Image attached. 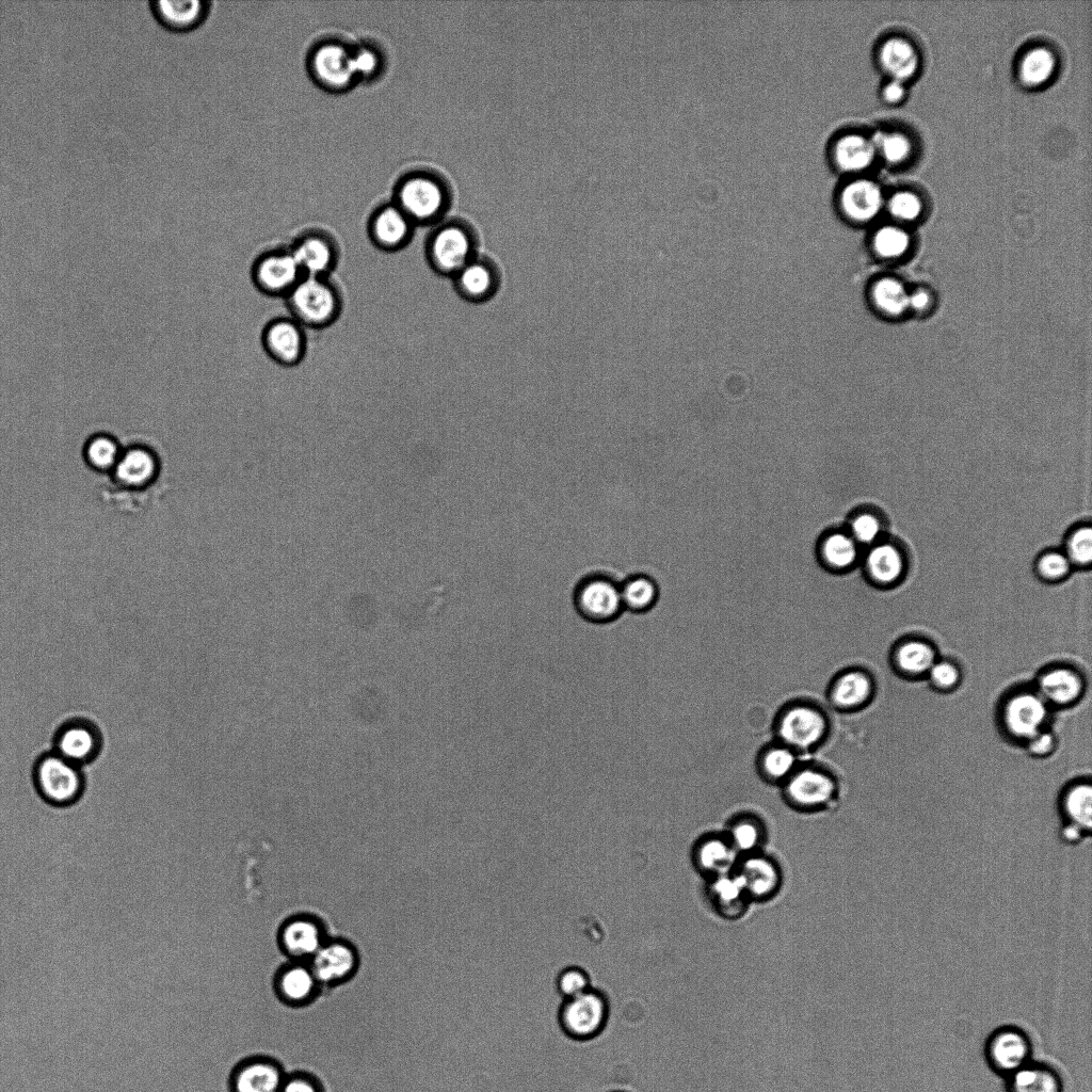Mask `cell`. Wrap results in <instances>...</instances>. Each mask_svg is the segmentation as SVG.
<instances>
[{
  "instance_id": "4",
  "label": "cell",
  "mask_w": 1092,
  "mask_h": 1092,
  "mask_svg": "<svg viewBox=\"0 0 1092 1092\" xmlns=\"http://www.w3.org/2000/svg\"><path fill=\"white\" fill-rule=\"evenodd\" d=\"M476 244V231L467 221L460 218L443 220L428 237V262L435 272L454 276L475 258Z\"/></svg>"
},
{
  "instance_id": "56",
  "label": "cell",
  "mask_w": 1092,
  "mask_h": 1092,
  "mask_svg": "<svg viewBox=\"0 0 1092 1092\" xmlns=\"http://www.w3.org/2000/svg\"><path fill=\"white\" fill-rule=\"evenodd\" d=\"M1063 836L1066 840L1076 841L1081 836V828L1071 823L1063 829Z\"/></svg>"
},
{
  "instance_id": "49",
  "label": "cell",
  "mask_w": 1092,
  "mask_h": 1092,
  "mask_svg": "<svg viewBox=\"0 0 1092 1092\" xmlns=\"http://www.w3.org/2000/svg\"><path fill=\"white\" fill-rule=\"evenodd\" d=\"M889 210L893 215L901 220L912 221L919 215L921 204L915 194L898 192L889 200Z\"/></svg>"
},
{
  "instance_id": "20",
  "label": "cell",
  "mask_w": 1092,
  "mask_h": 1092,
  "mask_svg": "<svg viewBox=\"0 0 1092 1092\" xmlns=\"http://www.w3.org/2000/svg\"><path fill=\"white\" fill-rule=\"evenodd\" d=\"M149 5L158 22L175 32L199 27L210 11V2L206 0H151Z\"/></svg>"
},
{
  "instance_id": "37",
  "label": "cell",
  "mask_w": 1092,
  "mask_h": 1092,
  "mask_svg": "<svg viewBox=\"0 0 1092 1092\" xmlns=\"http://www.w3.org/2000/svg\"><path fill=\"white\" fill-rule=\"evenodd\" d=\"M623 607L641 612L651 608L658 596V589L653 579L637 575L628 578L620 585Z\"/></svg>"
},
{
  "instance_id": "39",
  "label": "cell",
  "mask_w": 1092,
  "mask_h": 1092,
  "mask_svg": "<svg viewBox=\"0 0 1092 1092\" xmlns=\"http://www.w3.org/2000/svg\"><path fill=\"white\" fill-rule=\"evenodd\" d=\"M121 453L117 440L103 433L90 437L84 447L86 462L97 470H113Z\"/></svg>"
},
{
  "instance_id": "54",
  "label": "cell",
  "mask_w": 1092,
  "mask_h": 1092,
  "mask_svg": "<svg viewBox=\"0 0 1092 1092\" xmlns=\"http://www.w3.org/2000/svg\"><path fill=\"white\" fill-rule=\"evenodd\" d=\"M903 86L901 85L900 81L897 80L887 84L884 90V97L889 102L899 101L903 97Z\"/></svg>"
},
{
  "instance_id": "17",
  "label": "cell",
  "mask_w": 1092,
  "mask_h": 1092,
  "mask_svg": "<svg viewBox=\"0 0 1092 1092\" xmlns=\"http://www.w3.org/2000/svg\"><path fill=\"white\" fill-rule=\"evenodd\" d=\"M739 855L723 832L705 833L692 846V862L709 880L734 870Z\"/></svg>"
},
{
  "instance_id": "3",
  "label": "cell",
  "mask_w": 1092,
  "mask_h": 1092,
  "mask_svg": "<svg viewBox=\"0 0 1092 1092\" xmlns=\"http://www.w3.org/2000/svg\"><path fill=\"white\" fill-rule=\"evenodd\" d=\"M289 316L306 330L332 326L343 310V295L332 276L304 275L284 299Z\"/></svg>"
},
{
  "instance_id": "40",
  "label": "cell",
  "mask_w": 1092,
  "mask_h": 1092,
  "mask_svg": "<svg viewBox=\"0 0 1092 1092\" xmlns=\"http://www.w3.org/2000/svg\"><path fill=\"white\" fill-rule=\"evenodd\" d=\"M351 61L357 81H372L381 75L384 67L383 53L372 43H362L352 47Z\"/></svg>"
},
{
  "instance_id": "10",
  "label": "cell",
  "mask_w": 1092,
  "mask_h": 1092,
  "mask_svg": "<svg viewBox=\"0 0 1092 1092\" xmlns=\"http://www.w3.org/2000/svg\"><path fill=\"white\" fill-rule=\"evenodd\" d=\"M260 341L268 357L282 367H295L306 356V328L290 316L269 320L261 331Z\"/></svg>"
},
{
  "instance_id": "21",
  "label": "cell",
  "mask_w": 1092,
  "mask_h": 1092,
  "mask_svg": "<svg viewBox=\"0 0 1092 1092\" xmlns=\"http://www.w3.org/2000/svg\"><path fill=\"white\" fill-rule=\"evenodd\" d=\"M279 941L289 956L299 961H309L326 940L318 920L309 916H296L282 927Z\"/></svg>"
},
{
  "instance_id": "6",
  "label": "cell",
  "mask_w": 1092,
  "mask_h": 1092,
  "mask_svg": "<svg viewBox=\"0 0 1092 1092\" xmlns=\"http://www.w3.org/2000/svg\"><path fill=\"white\" fill-rule=\"evenodd\" d=\"M608 1018L609 1000L601 991L593 987L563 999L558 1012L562 1031L575 1041H589L599 1035Z\"/></svg>"
},
{
  "instance_id": "24",
  "label": "cell",
  "mask_w": 1092,
  "mask_h": 1092,
  "mask_svg": "<svg viewBox=\"0 0 1092 1092\" xmlns=\"http://www.w3.org/2000/svg\"><path fill=\"white\" fill-rule=\"evenodd\" d=\"M1005 1092H1064L1060 1073L1045 1062L1029 1061L1003 1078Z\"/></svg>"
},
{
  "instance_id": "44",
  "label": "cell",
  "mask_w": 1092,
  "mask_h": 1092,
  "mask_svg": "<svg viewBox=\"0 0 1092 1092\" xmlns=\"http://www.w3.org/2000/svg\"><path fill=\"white\" fill-rule=\"evenodd\" d=\"M910 239L902 229L886 226L881 228L873 238V246L883 257H898L909 247Z\"/></svg>"
},
{
  "instance_id": "27",
  "label": "cell",
  "mask_w": 1092,
  "mask_h": 1092,
  "mask_svg": "<svg viewBox=\"0 0 1092 1092\" xmlns=\"http://www.w3.org/2000/svg\"><path fill=\"white\" fill-rule=\"evenodd\" d=\"M113 471L116 479L123 485L127 487H144L157 475V457L146 447L132 446L122 451Z\"/></svg>"
},
{
  "instance_id": "55",
  "label": "cell",
  "mask_w": 1092,
  "mask_h": 1092,
  "mask_svg": "<svg viewBox=\"0 0 1092 1092\" xmlns=\"http://www.w3.org/2000/svg\"><path fill=\"white\" fill-rule=\"evenodd\" d=\"M929 303V295L924 291H917L914 294H910L909 306L916 310L924 309Z\"/></svg>"
},
{
  "instance_id": "19",
  "label": "cell",
  "mask_w": 1092,
  "mask_h": 1092,
  "mask_svg": "<svg viewBox=\"0 0 1092 1092\" xmlns=\"http://www.w3.org/2000/svg\"><path fill=\"white\" fill-rule=\"evenodd\" d=\"M286 1074L274 1061L253 1059L240 1063L229 1078V1092H279Z\"/></svg>"
},
{
  "instance_id": "8",
  "label": "cell",
  "mask_w": 1092,
  "mask_h": 1092,
  "mask_svg": "<svg viewBox=\"0 0 1092 1092\" xmlns=\"http://www.w3.org/2000/svg\"><path fill=\"white\" fill-rule=\"evenodd\" d=\"M1033 1047L1029 1034L1015 1025L993 1029L983 1044V1059L991 1072L1002 1078L1031 1061Z\"/></svg>"
},
{
  "instance_id": "42",
  "label": "cell",
  "mask_w": 1092,
  "mask_h": 1092,
  "mask_svg": "<svg viewBox=\"0 0 1092 1092\" xmlns=\"http://www.w3.org/2000/svg\"><path fill=\"white\" fill-rule=\"evenodd\" d=\"M1055 58L1045 48H1035L1029 51L1021 64V78L1029 85L1044 83L1053 74Z\"/></svg>"
},
{
  "instance_id": "34",
  "label": "cell",
  "mask_w": 1092,
  "mask_h": 1092,
  "mask_svg": "<svg viewBox=\"0 0 1092 1092\" xmlns=\"http://www.w3.org/2000/svg\"><path fill=\"white\" fill-rule=\"evenodd\" d=\"M818 555L828 568L841 572L855 563L858 556L857 543L846 532L832 531L821 539Z\"/></svg>"
},
{
  "instance_id": "51",
  "label": "cell",
  "mask_w": 1092,
  "mask_h": 1092,
  "mask_svg": "<svg viewBox=\"0 0 1092 1092\" xmlns=\"http://www.w3.org/2000/svg\"><path fill=\"white\" fill-rule=\"evenodd\" d=\"M279 1092H324L321 1083L304 1073L286 1075Z\"/></svg>"
},
{
  "instance_id": "32",
  "label": "cell",
  "mask_w": 1092,
  "mask_h": 1092,
  "mask_svg": "<svg viewBox=\"0 0 1092 1092\" xmlns=\"http://www.w3.org/2000/svg\"><path fill=\"white\" fill-rule=\"evenodd\" d=\"M1039 695L1058 705H1065L1079 697L1082 680L1074 671L1059 668L1043 674L1039 681Z\"/></svg>"
},
{
  "instance_id": "30",
  "label": "cell",
  "mask_w": 1092,
  "mask_h": 1092,
  "mask_svg": "<svg viewBox=\"0 0 1092 1092\" xmlns=\"http://www.w3.org/2000/svg\"><path fill=\"white\" fill-rule=\"evenodd\" d=\"M876 152L872 141L864 135L848 133L836 140L832 148V158L836 167L846 173H855L867 168Z\"/></svg>"
},
{
  "instance_id": "36",
  "label": "cell",
  "mask_w": 1092,
  "mask_h": 1092,
  "mask_svg": "<svg viewBox=\"0 0 1092 1092\" xmlns=\"http://www.w3.org/2000/svg\"><path fill=\"white\" fill-rule=\"evenodd\" d=\"M866 566L870 576L879 582L897 580L903 569V560L893 545L881 544L873 547L867 558Z\"/></svg>"
},
{
  "instance_id": "28",
  "label": "cell",
  "mask_w": 1092,
  "mask_h": 1092,
  "mask_svg": "<svg viewBox=\"0 0 1092 1092\" xmlns=\"http://www.w3.org/2000/svg\"><path fill=\"white\" fill-rule=\"evenodd\" d=\"M453 277L459 292L471 301L488 299L497 287L496 272L484 259L473 258Z\"/></svg>"
},
{
  "instance_id": "14",
  "label": "cell",
  "mask_w": 1092,
  "mask_h": 1092,
  "mask_svg": "<svg viewBox=\"0 0 1092 1092\" xmlns=\"http://www.w3.org/2000/svg\"><path fill=\"white\" fill-rule=\"evenodd\" d=\"M414 223L395 203L378 207L367 225L372 244L385 253H396L406 247L414 236Z\"/></svg>"
},
{
  "instance_id": "33",
  "label": "cell",
  "mask_w": 1092,
  "mask_h": 1092,
  "mask_svg": "<svg viewBox=\"0 0 1092 1092\" xmlns=\"http://www.w3.org/2000/svg\"><path fill=\"white\" fill-rule=\"evenodd\" d=\"M709 881L708 893L719 912L726 917L740 915L750 899L736 874L732 871Z\"/></svg>"
},
{
  "instance_id": "5",
  "label": "cell",
  "mask_w": 1092,
  "mask_h": 1092,
  "mask_svg": "<svg viewBox=\"0 0 1092 1092\" xmlns=\"http://www.w3.org/2000/svg\"><path fill=\"white\" fill-rule=\"evenodd\" d=\"M838 782L825 766L803 760L780 787L785 803L800 813L828 809L838 796Z\"/></svg>"
},
{
  "instance_id": "29",
  "label": "cell",
  "mask_w": 1092,
  "mask_h": 1092,
  "mask_svg": "<svg viewBox=\"0 0 1092 1092\" xmlns=\"http://www.w3.org/2000/svg\"><path fill=\"white\" fill-rule=\"evenodd\" d=\"M275 985L282 999L300 1005L312 998L319 983L309 965L298 962L287 965L279 971Z\"/></svg>"
},
{
  "instance_id": "43",
  "label": "cell",
  "mask_w": 1092,
  "mask_h": 1092,
  "mask_svg": "<svg viewBox=\"0 0 1092 1092\" xmlns=\"http://www.w3.org/2000/svg\"><path fill=\"white\" fill-rule=\"evenodd\" d=\"M1065 810L1073 823L1081 829L1091 826L1092 792L1090 785H1078L1065 797Z\"/></svg>"
},
{
  "instance_id": "7",
  "label": "cell",
  "mask_w": 1092,
  "mask_h": 1092,
  "mask_svg": "<svg viewBox=\"0 0 1092 1092\" xmlns=\"http://www.w3.org/2000/svg\"><path fill=\"white\" fill-rule=\"evenodd\" d=\"M250 275L260 293L283 299L304 276L288 246L260 253L251 264Z\"/></svg>"
},
{
  "instance_id": "12",
  "label": "cell",
  "mask_w": 1092,
  "mask_h": 1092,
  "mask_svg": "<svg viewBox=\"0 0 1092 1092\" xmlns=\"http://www.w3.org/2000/svg\"><path fill=\"white\" fill-rule=\"evenodd\" d=\"M35 780L41 794L52 804H69L82 789V776L77 765L59 754L46 755L38 761Z\"/></svg>"
},
{
  "instance_id": "52",
  "label": "cell",
  "mask_w": 1092,
  "mask_h": 1092,
  "mask_svg": "<svg viewBox=\"0 0 1092 1092\" xmlns=\"http://www.w3.org/2000/svg\"><path fill=\"white\" fill-rule=\"evenodd\" d=\"M929 672L932 682L940 688H950L959 679L958 669L949 662L934 663Z\"/></svg>"
},
{
  "instance_id": "1",
  "label": "cell",
  "mask_w": 1092,
  "mask_h": 1092,
  "mask_svg": "<svg viewBox=\"0 0 1092 1092\" xmlns=\"http://www.w3.org/2000/svg\"><path fill=\"white\" fill-rule=\"evenodd\" d=\"M414 225H436L445 220L453 203V190L440 172L421 167L405 173L398 181L394 202Z\"/></svg>"
},
{
  "instance_id": "2",
  "label": "cell",
  "mask_w": 1092,
  "mask_h": 1092,
  "mask_svg": "<svg viewBox=\"0 0 1092 1092\" xmlns=\"http://www.w3.org/2000/svg\"><path fill=\"white\" fill-rule=\"evenodd\" d=\"M772 729L774 740L803 756L825 743L831 732V720L818 703L798 698L780 708Z\"/></svg>"
},
{
  "instance_id": "26",
  "label": "cell",
  "mask_w": 1092,
  "mask_h": 1092,
  "mask_svg": "<svg viewBox=\"0 0 1092 1092\" xmlns=\"http://www.w3.org/2000/svg\"><path fill=\"white\" fill-rule=\"evenodd\" d=\"M739 857L759 852L768 839L764 820L749 812L733 816L723 831Z\"/></svg>"
},
{
  "instance_id": "50",
  "label": "cell",
  "mask_w": 1092,
  "mask_h": 1092,
  "mask_svg": "<svg viewBox=\"0 0 1092 1092\" xmlns=\"http://www.w3.org/2000/svg\"><path fill=\"white\" fill-rule=\"evenodd\" d=\"M1040 573L1049 579L1063 577L1070 569V560L1058 552L1044 555L1038 564Z\"/></svg>"
},
{
  "instance_id": "11",
  "label": "cell",
  "mask_w": 1092,
  "mask_h": 1092,
  "mask_svg": "<svg viewBox=\"0 0 1092 1092\" xmlns=\"http://www.w3.org/2000/svg\"><path fill=\"white\" fill-rule=\"evenodd\" d=\"M288 247L302 273L308 276H331L340 258L338 242L322 229L301 232Z\"/></svg>"
},
{
  "instance_id": "38",
  "label": "cell",
  "mask_w": 1092,
  "mask_h": 1092,
  "mask_svg": "<svg viewBox=\"0 0 1092 1092\" xmlns=\"http://www.w3.org/2000/svg\"><path fill=\"white\" fill-rule=\"evenodd\" d=\"M876 306L888 315H900L909 308L910 294L903 285L894 278H882L871 290Z\"/></svg>"
},
{
  "instance_id": "53",
  "label": "cell",
  "mask_w": 1092,
  "mask_h": 1092,
  "mask_svg": "<svg viewBox=\"0 0 1092 1092\" xmlns=\"http://www.w3.org/2000/svg\"><path fill=\"white\" fill-rule=\"evenodd\" d=\"M1054 738L1049 733L1040 732L1029 739V751L1034 755H1045L1051 751Z\"/></svg>"
},
{
  "instance_id": "9",
  "label": "cell",
  "mask_w": 1092,
  "mask_h": 1092,
  "mask_svg": "<svg viewBox=\"0 0 1092 1092\" xmlns=\"http://www.w3.org/2000/svg\"><path fill=\"white\" fill-rule=\"evenodd\" d=\"M351 49L338 39L316 44L308 57V69L314 80L331 92H343L357 81L353 73Z\"/></svg>"
},
{
  "instance_id": "16",
  "label": "cell",
  "mask_w": 1092,
  "mask_h": 1092,
  "mask_svg": "<svg viewBox=\"0 0 1092 1092\" xmlns=\"http://www.w3.org/2000/svg\"><path fill=\"white\" fill-rule=\"evenodd\" d=\"M319 984H336L349 979L358 964L354 947L342 940L325 941L307 963Z\"/></svg>"
},
{
  "instance_id": "46",
  "label": "cell",
  "mask_w": 1092,
  "mask_h": 1092,
  "mask_svg": "<svg viewBox=\"0 0 1092 1092\" xmlns=\"http://www.w3.org/2000/svg\"><path fill=\"white\" fill-rule=\"evenodd\" d=\"M872 143L874 147L879 146L886 160L894 163L905 159L911 149L909 140L900 134L878 133Z\"/></svg>"
},
{
  "instance_id": "22",
  "label": "cell",
  "mask_w": 1092,
  "mask_h": 1092,
  "mask_svg": "<svg viewBox=\"0 0 1092 1092\" xmlns=\"http://www.w3.org/2000/svg\"><path fill=\"white\" fill-rule=\"evenodd\" d=\"M872 694L870 677L860 670L836 675L826 689V700L837 711H852L864 706Z\"/></svg>"
},
{
  "instance_id": "35",
  "label": "cell",
  "mask_w": 1092,
  "mask_h": 1092,
  "mask_svg": "<svg viewBox=\"0 0 1092 1092\" xmlns=\"http://www.w3.org/2000/svg\"><path fill=\"white\" fill-rule=\"evenodd\" d=\"M880 61L897 81L912 76L918 63L914 48L901 38H890L882 46Z\"/></svg>"
},
{
  "instance_id": "15",
  "label": "cell",
  "mask_w": 1092,
  "mask_h": 1092,
  "mask_svg": "<svg viewBox=\"0 0 1092 1092\" xmlns=\"http://www.w3.org/2000/svg\"><path fill=\"white\" fill-rule=\"evenodd\" d=\"M733 872L749 899H767L778 890L782 883L778 863L764 850L739 857Z\"/></svg>"
},
{
  "instance_id": "31",
  "label": "cell",
  "mask_w": 1092,
  "mask_h": 1092,
  "mask_svg": "<svg viewBox=\"0 0 1092 1092\" xmlns=\"http://www.w3.org/2000/svg\"><path fill=\"white\" fill-rule=\"evenodd\" d=\"M55 745L57 754L77 765L93 757L98 749V739L90 726L75 723L60 732Z\"/></svg>"
},
{
  "instance_id": "48",
  "label": "cell",
  "mask_w": 1092,
  "mask_h": 1092,
  "mask_svg": "<svg viewBox=\"0 0 1092 1092\" xmlns=\"http://www.w3.org/2000/svg\"><path fill=\"white\" fill-rule=\"evenodd\" d=\"M881 530L879 519L870 513H861L850 524V535L856 543L870 544Z\"/></svg>"
},
{
  "instance_id": "13",
  "label": "cell",
  "mask_w": 1092,
  "mask_h": 1092,
  "mask_svg": "<svg viewBox=\"0 0 1092 1092\" xmlns=\"http://www.w3.org/2000/svg\"><path fill=\"white\" fill-rule=\"evenodd\" d=\"M575 606L578 612L591 622H610L624 608L620 585L606 576H590L577 587Z\"/></svg>"
},
{
  "instance_id": "25",
  "label": "cell",
  "mask_w": 1092,
  "mask_h": 1092,
  "mask_svg": "<svg viewBox=\"0 0 1092 1092\" xmlns=\"http://www.w3.org/2000/svg\"><path fill=\"white\" fill-rule=\"evenodd\" d=\"M838 200L842 213L848 219L854 222H866L880 210L882 194L874 182L857 179L845 186Z\"/></svg>"
},
{
  "instance_id": "23",
  "label": "cell",
  "mask_w": 1092,
  "mask_h": 1092,
  "mask_svg": "<svg viewBox=\"0 0 1092 1092\" xmlns=\"http://www.w3.org/2000/svg\"><path fill=\"white\" fill-rule=\"evenodd\" d=\"M802 761L801 755L773 739L757 753L755 767L764 782L781 787Z\"/></svg>"
},
{
  "instance_id": "45",
  "label": "cell",
  "mask_w": 1092,
  "mask_h": 1092,
  "mask_svg": "<svg viewBox=\"0 0 1092 1092\" xmlns=\"http://www.w3.org/2000/svg\"><path fill=\"white\" fill-rule=\"evenodd\" d=\"M589 989H591L590 976L581 967H565L557 977V990L563 999L580 995Z\"/></svg>"
},
{
  "instance_id": "18",
  "label": "cell",
  "mask_w": 1092,
  "mask_h": 1092,
  "mask_svg": "<svg viewBox=\"0 0 1092 1092\" xmlns=\"http://www.w3.org/2000/svg\"><path fill=\"white\" fill-rule=\"evenodd\" d=\"M1046 717L1045 701L1039 694L1029 692L1011 697L1003 712L1008 730L1015 737L1028 740L1040 733Z\"/></svg>"
},
{
  "instance_id": "41",
  "label": "cell",
  "mask_w": 1092,
  "mask_h": 1092,
  "mask_svg": "<svg viewBox=\"0 0 1092 1092\" xmlns=\"http://www.w3.org/2000/svg\"><path fill=\"white\" fill-rule=\"evenodd\" d=\"M934 658L933 649L920 641L904 643L896 655L899 668L911 675L928 672L934 664Z\"/></svg>"
},
{
  "instance_id": "47",
  "label": "cell",
  "mask_w": 1092,
  "mask_h": 1092,
  "mask_svg": "<svg viewBox=\"0 0 1092 1092\" xmlns=\"http://www.w3.org/2000/svg\"><path fill=\"white\" fill-rule=\"evenodd\" d=\"M1069 558L1076 564H1089L1092 558V530L1090 527L1078 529L1067 542Z\"/></svg>"
}]
</instances>
